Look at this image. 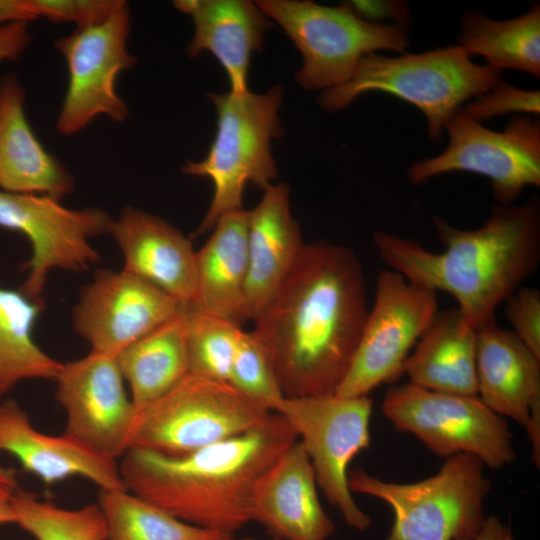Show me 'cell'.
I'll return each instance as SVG.
<instances>
[{
	"label": "cell",
	"instance_id": "6da1fadb",
	"mask_svg": "<svg viewBox=\"0 0 540 540\" xmlns=\"http://www.w3.org/2000/svg\"><path fill=\"white\" fill-rule=\"evenodd\" d=\"M362 263L349 247L304 244L290 273L253 321L285 397L335 393L368 314Z\"/></svg>",
	"mask_w": 540,
	"mask_h": 540
},
{
	"label": "cell",
	"instance_id": "7a4b0ae2",
	"mask_svg": "<svg viewBox=\"0 0 540 540\" xmlns=\"http://www.w3.org/2000/svg\"><path fill=\"white\" fill-rule=\"evenodd\" d=\"M444 251L432 252L415 240L378 231L373 242L381 260L409 282L452 295L475 329L496 321L495 312L540 263V201L497 205L484 224L467 230L433 215Z\"/></svg>",
	"mask_w": 540,
	"mask_h": 540
},
{
	"label": "cell",
	"instance_id": "3957f363",
	"mask_svg": "<svg viewBox=\"0 0 540 540\" xmlns=\"http://www.w3.org/2000/svg\"><path fill=\"white\" fill-rule=\"evenodd\" d=\"M296 440L288 422L271 412L250 431L189 454L131 448L119 470L127 491L186 523L235 535L250 522L258 480Z\"/></svg>",
	"mask_w": 540,
	"mask_h": 540
},
{
	"label": "cell",
	"instance_id": "277c9868",
	"mask_svg": "<svg viewBox=\"0 0 540 540\" xmlns=\"http://www.w3.org/2000/svg\"><path fill=\"white\" fill-rule=\"evenodd\" d=\"M501 79V71L473 62L457 44L392 57L371 53L362 58L347 82L324 90L318 104L334 112L364 93H388L418 108L427 120L430 140L438 142L449 117Z\"/></svg>",
	"mask_w": 540,
	"mask_h": 540
},
{
	"label": "cell",
	"instance_id": "5b68a950",
	"mask_svg": "<svg viewBox=\"0 0 540 540\" xmlns=\"http://www.w3.org/2000/svg\"><path fill=\"white\" fill-rule=\"evenodd\" d=\"M283 88L265 93H209L216 107L217 130L201 161L187 162L182 170L207 177L213 196L207 213L194 235L211 230L224 215L241 210L243 192L249 183L264 190L278 177L271 142L282 135L279 119Z\"/></svg>",
	"mask_w": 540,
	"mask_h": 540
},
{
	"label": "cell",
	"instance_id": "8992f818",
	"mask_svg": "<svg viewBox=\"0 0 540 540\" xmlns=\"http://www.w3.org/2000/svg\"><path fill=\"white\" fill-rule=\"evenodd\" d=\"M350 490L388 504L394 521L387 540H474L484 520L491 481L483 463L469 454L445 459L438 472L414 483L349 472Z\"/></svg>",
	"mask_w": 540,
	"mask_h": 540
},
{
	"label": "cell",
	"instance_id": "52a82bcc",
	"mask_svg": "<svg viewBox=\"0 0 540 540\" xmlns=\"http://www.w3.org/2000/svg\"><path fill=\"white\" fill-rule=\"evenodd\" d=\"M256 4L299 50L303 63L295 78L306 90L344 84L368 54L382 50L403 54L410 47L406 30L368 23L347 2L324 6L305 0H260Z\"/></svg>",
	"mask_w": 540,
	"mask_h": 540
},
{
	"label": "cell",
	"instance_id": "ba28073f",
	"mask_svg": "<svg viewBox=\"0 0 540 540\" xmlns=\"http://www.w3.org/2000/svg\"><path fill=\"white\" fill-rule=\"evenodd\" d=\"M271 413L228 382L187 374L165 395L137 411L130 449L181 456L239 436Z\"/></svg>",
	"mask_w": 540,
	"mask_h": 540
},
{
	"label": "cell",
	"instance_id": "9c48e42d",
	"mask_svg": "<svg viewBox=\"0 0 540 540\" xmlns=\"http://www.w3.org/2000/svg\"><path fill=\"white\" fill-rule=\"evenodd\" d=\"M373 401L368 395L336 393L284 397L274 407L306 451L318 488L353 529L365 531L371 518L356 503L348 483L349 465L369 448Z\"/></svg>",
	"mask_w": 540,
	"mask_h": 540
},
{
	"label": "cell",
	"instance_id": "30bf717a",
	"mask_svg": "<svg viewBox=\"0 0 540 540\" xmlns=\"http://www.w3.org/2000/svg\"><path fill=\"white\" fill-rule=\"evenodd\" d=\"M382 412L396 429L414 435L445 459L464 453L498 469L516 458L506 420L478 396L438 392L408 382L388 389Z\"/></svg>",
	"mask_w": 540,
	"mask_h": 540
},
{
	"label": "cell",
	"instance_id": "8fae6325",
	"mask_svg": "<svg viewBox=\"0 0 540 540\" xmlns=\"http://www.w3.org/2000/svg\"><path fill=\"white\" fill-rule=\"evenodd\" d=\"M445 150L414 162L407 172L414 185L451 172H469L490 180L498 205L507 206L528 186H540V122L515 114L502 131L483 126L462 112L447 120Z\"/></svg>",
	"mask_w": 540,
	"mask_h": 540
},
{
	"label": "cell",
	"instance_id": "7c38bea8",
	"mask_svg": "<svg viewBox=\"0 0 540 540\" xmlns=\"http://www.w3.org/2000/svg\"><path fill=\"white\" fill-rule=\"evenodd\" d=\"M437 312L436 292L409 282L394 270H382L352 362L335 393L364 396L396 380Z\"/></svg>",
	"mask_w": 540,
	"mask_h": 540
},
{
	"label": "cell",
	"instance_id": "4fadbf2b",
	"mask_svg": "<svg viewBox=\"0 0 540 540\" xmlns=\"http://www.w3.org/2000/svg\"><path fill=\"white\" fill-rule=\"evenodd\" d=\"M130 11L126 4L104 22L77 28L55 42L68 70V85L57 117L61 135L84 130L98 116L121 123L129 115L118 95V75L133 67L137 58L129 53Z\"/></svg>",
	"mask_w": 540,
	"mask_h": 540
},
{
	"label": "cell",
	"instance_id": "5bb4252c",
	"mask_svg": "<svg viewBox=\"0 0 540 540\" xmlns=\"http://www.w3.org/2000/svg\"><path fill=\"white\" fill-rule=\"evenodd\" d=\"M61 200L39 194L0 190V227L23 233L32 246L25 267L28 275L19 290L43 299L51 269L84 271L100 259L90 239L109 233L113 219L99 208L70 209Z\"/></svg>",
	"mask_w": 540,
	"mask_h": 540
},
{
	"label": "cell",
	"instance_id": "9a60e30c",
	"mask_svg": "<svg viewBox=\"0 0 540 540\" xmlns=\"http://www.w3.org/2000/svg\"><path fill=\"white\" fill-rule=\"evenodd\" d=\"M55 381L66 414L64 434L119 462L130 449L137 410L116 357L90 351L62 363Z\"/></svg>",
	"mask_w": 540,
	"mask_h": 540
},
{
	"label": "cell",
	"instance_id": "2e32d148",
	"mask_svg": "<svg viewBox=\"0 0 540 540\" xmlns=\"http://www.w3.org/2000/svg\"><path fill=\"white\" fill-rule=\"evenodd\" d=\"M183 304L123 270H98L73 310L75 331L91 350L117 357L128 345L175 317Z\"/></svg>",
	"mask_w": 540,
	"mask_h": 540
},
{
	"label": "cell",
	"instance_id": "e0dca14e",
	"mask_svg": "<svg viewBox=\"0 0 540 540\" xmlns=\"http://www.w3.org/2000/svg\"><path fill=\"white\" fill-rule=\"evenodd\" d=\"M311 461L296 440L263 473L255 487L250 521L280 540H327L335 524L318 495Z\"/></svg>",
	"mask_w": 540,
	"mask_h": 540
},
{
	"label": "cell",
	"instance_id": "ac0fdd59",
	"mask_svg": "<svg viewBox=\"0 0 540 540\" xmlns=\"http://www.w3.org/2000/svg\"><path fill=\"white\" fill-rule=\"evenodd\" d=\"M109 234L122 252L123 271L183 305L194 303L196 251L177 228L157 215L126 206L112 221Z\"/></svg>",
	"mask_w": 540,
	"mask_h": 540
},
{
	"label": "cell",
	"instance_id": "d6986e66",
	"mask_svg": "<svg viewBox=\"0 0 540 540\" xmlns=\"http://www.w3.org/2000/svg\"><path fill=\"white\" fill-rule=\"evenodd\" d=\"M0 452L15 457L23 470L46 485L79 476L99 489H126L118 461L64 433L55 436L37 430L27 412L12 399L0 403Z\"/></svg>",
	"mask_w": 540,
	"mask_h": 540
},
{
	"label": "cell",
	"instance_id": "ffe728a7",
	"mask_svg": "<svg viewBox=\"0 0 540 540\" xmlns=\"http://www.w3.org/2000/svg\"><path fill=\"white\" fill-rule=\"evenodd\" d=\"M292 216L289 187L273 183L259 203L248 211V272L245 318L254 321L278 291L304 246Z\"/></svg>",
	"mask_w": 540,
	"mask_h": 540
},
{
	"label": "cell",
	"instance_id": "44dd1931",
	"mask_svg": "<svg viewBox=\"0 0 540 540\" xmlns=\"http://www.w3.org/2000/svg\"><path fill=\"white\" fill-rule=\"evenodd\" d=\"M174 6L191 17L193 38L187 52L195 58L211 53L224 68L232 93L248 91L251 55L260 51L272 21L248 0H177Z\"/></svg>",
	"mask_w": 540,
	"mask_h": 540
},
{
	"label": "cell",
	"instance_id": "7402d4cb",
	"mask_svg": "<svg viewBox=\"0 0 540 540\" xmlns=\"http://www.w3.org/2000/svg\"><path fill=\"white\" fill-rule=\"evenodd\" d=\"M25 99L16 77L0 79V190L61 200L73 190L74 179L34 134Z\"/></svg>",
	"mask_w": 540,
	"mask_h": 540
},
{
	"label": "cell",
	"instance_id": "603a6c76",
	"mask_svg": "<svg viewBox=\"0 0 540 540\" xmlns=\"http://www.w3.org/2000/svg\"><path fill=\"white\" fill-rule=\"evenodd\" d=\"M477 396L492 411L525 427L540 404V357L496 321L477 330Z\"/></svg>",
	"mask_w": 540,
	"mask_h": 540
},
{
	"label": "cell",
	"instance_id": "cb8c5ba5",
	"mask_svg": "<svg viewBox=\"0 0 540 540\" xmlns=\"http://www.w3.org/2000/svg\"><path fill=\"white\" fill-rule=\"evenodd\" d=\"M203 247L196 252L198 310L241 327L245 318L248 272V211L222 216Z\"/></svg>",
	"mask_w": 540,
	"mask_h": 540
},
{
	"label": "cell",
	"instance_id": "d4e9b609",
	"mask_svg": "<svg viewBox=\"0 0 540 540\" xmlns=\"http://www.w3.org/2000/svg\"><path fill=\"white\" fill-rule=\"evenodd\" d=\"M404 363L409 383L444 393L477 396V329L458 307L436 313Z\"/></svg>",
	"mask_w": 540,
	"mask_h": 540
},
{
	"label": "cell",
	"instance_id": "484cf974",
	"mask_svg": "<svg viewBox=\"0 0 540 540\" xmlns=\"http://www.w3.org/2000/svg\"><path fill=\"white\" fill-rule=\"evenodd\" d=\"M116 359L137 411L165 395L188 374L182 309L124 348Z\"/></svg>",
	"mask_w": 540,
	"mask_h": 540
},
{
	"label": "cell",
	"instance_id": "4316f807",
	"mask_svg": "<svg viewBox=\"0 0 540 540\" xmlns=\"http://www.w3.org/2000/svg\"><path fill=\"white\" fill-rule=\"evenodd\" d=\"M470 56H482L486 65L501 71L519 70L540 76V5L524 14L495 20L482 12H465L457 36Z\"/></svg>",
	"mask_w": 540,
	"mask_h": 540
},
{
	"label": "cell",
	"instance_id": "83f0119b",
	"mask_svg": "<svg viewBox=\"0 0 540 540\" xmlns=\"http://www.w3.org/2000/svg\"><path fill=\"white\" fill-rule=\"evenodd\" d=\"M45 307L19 289L0 287V397L26 379L55 380L62 363L34 341L33 326Z\"/></svg>",
	"mask_w": 540,
	"mask_h": 540
},
{
	"label": "cell",
	"instance_id": "f1b7e54d",
	"mask_svg": "<svg viewBox=\"0 0 540 540\" xmlns=\"http://www.w3.org/2000/svg\"><path fill=\"white\" fill-rule=\"evenodd\" d=\"M106 540H219L216 532L186 523L127 491L99 489Z\"/></svg>",
	"mask_w": 540,
	"mask_h": 540
},
{
	"label": "cell",
	"instance_id": "f546056e",
	"mask_svg": "<svg viewBox=\"0 0 540 540\" xmlns=\"http://www.w3.org/2000/svg\"><path fill=\"white\" fill-rule=\"evenodd\" d=\"M11 508L14 524L35 540H106V525L97 502L66 509L18 488L11 497Z\"/></svg>",
	"mask_w": 540,
	"mask_h": 540
},
{
	"label": "cell",
	"instance_id": "4dcf8cb0",
	"mask_svg": "<svg viewBox=\"0 0 540 540\" xmlns=\"http://www.w3.org/2000/svg\"><path fill=\"white\" fill-rule=\"evenodd\" d=\"M188 374L228 382L241 327L183 305Z\"/></svg>",
	"mask_w": 540,
	"mask_h": 540
},
{
	"label": "cell",
	"instance_id": "1f68e13d",
	"mask_svg": "<svg viewBox=\"0 0 540 540\" xmlns=\"http://www.w3.org/2000/svg\"><path fill=\"white\" fill-rule=\"evenodd\" d=\"M228 383L271 412L285 397L269 355L252 331L239 333Z\"/></svg>",
	"mask_w": 540,
	"mask_h": 540
},
{
	"label": "cell",
	"instance_id": "d6a6232c",
	"mask_svg": "<svg viewBox=\"0 0 540 540\" xmlns=\"http://www.w3.org/2000/svg\"><path fill=\"white\" fill-rule=\"evenodd\" d=\"M467 117L480 122L505 114L539 116V90L518 88L501 79L488 91L459 108Z\"/></svg>",
	"mask_w": 540,
	"mask_h": 540
},
{
	"label": "cell",
	"instance_id": "836d02e7",
	"mask_svg": "<svg viewBox=\"0 0 540 540\" xmlns=\"http://www.w3.org/2000/svg\"><path fill=\"white\" fill-rule=\"evenodd\" d=\"M25 3L37 19L69 22L77 28L98 25L127 4L123 0H25Z\"/></svg>",
	"mask_w": 540,
	"mask_h": 540
},
{
	"label": "cell",
	"instance_id": "e575fe53",
	"mask_svg": "<svg viewBox=\"0 0 540 540\" xmlns=\"http://www.w3.org/2000/svg\"><path fill=\"white\" fill-rule=\"evenodd\" d=\"M505 313L513 332L540 357V291L521 286L504 302Z\"/></svg>",
	"mask_w": 540,
	"mask_h": 540
},
{
	"label": "cell",
	"instance_id": "d590c367",
	"mask_svg": "<svg viewBox=\"0 0 540 540\" xmlns=\"http://www.w3.org/2000/svg\"><path fill=\"white\" fill-rule=\"evenodd\" d=\"M352 11L362 20L377 25H395L406 31L411 13L406 1H350Z\"/></svg>",
	"mask_w": 540,
	"mask_h": 540
},
{
	"label": "cell",
	"instance_id": "8d00e7d4",
	"mask_svg": "<svg viewBox=\"0 0 540 540\" xmlns=\"http://www.w3.org/2000/svg\"><path fill=\"white\" fill-rule=\"evenodd\" d=\"M28 22H13L0 27V62L17 60L30 44Z\"/></svg>",
	"mask_w": 540,
	"mask_h": 540
},
{
	"label": "cell",
	"instance_id": "74e56055",
	"mask_svg": "<svg viewBox=\"0 0 540 540\" xmlns=\"http://www.w3.org/2000/svg\"><path fill=\"white\" fill-rule=\"evenodd\" d=\"M36 19L25 0H0V27L13 22H30Z\"/></svg>",
	"mask_w": 540,
	"mask_h": 540
},
{
	"label": "cell",
	"instance_id": "f35d334b",
	"mask_svg": "<svg viewBox=\"0 0 540 540\" xmlns=\"http://www.w3.org/2000/svg\"><path fill=\"white\" fill-rule=\"evenodd\" d=\"M474 540H515L511 529L496 516L486 517Z\"/></svg>",
	"mask_w": 540,
	"mask_h": 540
},
{
	"label": "cell",
	"instance_id": "ab89813d",
	"mask_svg": "<svg viewBox=\"0 0 540 540\" xmlns=\"http://www.w3.org/2000/svg\"><path fill=\"white\" fill-rule=\"evenodd\" d=\"M15 490L16 489L11 487L0 485V525L14 524V515L11 508V497Z\"/></svg>",
	"mask_w": 540,
	"mask_h": 540
},
{
	"label": "cell",
	"instance_id": "60d3db41",
	"mask_svg": "<svg viewBox=\"0 0 540 540\" xmlns=\"http://www.w3.org/2000/svg\"><path fill=\"white\" fill-rule=\"evenodd\" d=\"M0 485H5L13 489L18 488L17 476L14 469L0 465Z\"/></svg>",
	"mask_w": 540,
	"mask_h": 540
},
{
	"label": "cell",
	"instance_id": "b9f144b4",
	"mask_svg": "<svg viewBox=\"0 0 540 540\" xmlns=\"http://www.w3.org/2000/svg\"><path fill=\"white\" fill-rule=\"evenodd\" d=\"M219 540H238L235 535H224Z\"/></svg>",
	"mask_w": 540,
	"mask_h": 540
},
{
	"label": "cell",
	"instance_id": "7bdbcfd3",
	"mask_svg": "<svg viewBox=\"0 0 540 540\" xmlns=\"http://www.w3.org/2000/svg\"><path fill=\"white\" fill-rule=\"evenodd\" d=\"M241 540H258V539H255V538H252V537H245ZM271 540H280V539H275V538H272Z\"/></svg>",
	"mask_w": 540,
	"mask_h": 540
}]
</instances>
